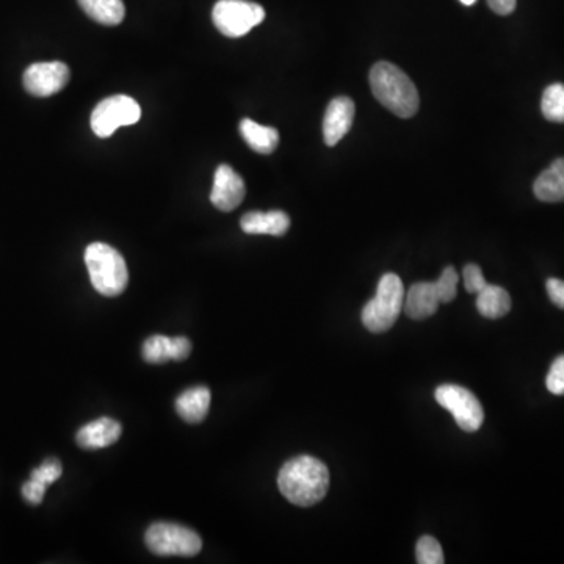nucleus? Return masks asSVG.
<instances>
[{"instance_id": "obj_1", "label": "nucleus", "mask_w": 564, "mask_h": 564, "mask_svg": "<svg viewBox=\"0 0 564 564\" xmlns=\"http://www.w3.org/2000/svg\"><path fill=\"white\" fill-rule=\"evenodd\" d=\"M282 496L297 507H312L325 499L329 489V470L314 456H297L279 470Z\"/></svg>"}, {"instance_id": "obj_2", "label": "nucleus", "mask_w": 564, "mask_h": 564, "mask_svg": "<svg viewBox=\"0 0 564 564\" xmlns=\"http://www.w3.org/2000/svg\"><path fill=\"white\" fill-rule=\"evenodd\" d=\"M370 87L387 110L400 118H411L419 110L420 99L416 85L402 69L389 62L376 63L370 71Z\"/></svg>"}, {"instance_id": "obj_3", "label": "nucleus", "mask_w": 564, "mask_h": 564, "mask_svg": "<svg viewBox=\"0 0 564 564\" xmlns=\"http://www.w3.org/2000/svg\"><path fill=\"white\" fill-rule=\"evenodd\" d=\"M85 265L94 290L104 297H118L129 282L126 261L113 246L94 242L85 250Z\"/></svg>"}, {"instance_id": "obj_4", "label": "nucleus", "mask_w": 564, "mask_h": 564, "mask_svg": "<svg viewBox=\"0 0 564 564\" xmlns=\"http://www.w3.org/2000/svg\"><path fill=\"white\" fill-rule=\"evenodd\" d=\"M405 287L394 273H386L380 279L376 295L362 309V323L370 333H384L391 329L402 314L405 304Z\"/></svg>"}, {"instance_id": "obj_5", "label": "nucleus", "mask_w": 564, "mask_h": 564, "mask_svg": "<svg viewBox=\"0 0 564 564\" xmlns=\"http://www.w3.org/2000/svg\"><path fill=\"white\" fill-rule=\"evenodd\" d=\"M146 546L160 557H195L203 549L198 533L184 525L156 522L148 528Z\"/></svg>"}, {"instance_id": "obj_6", "label": "nucleus", "mask_w": 564, "mask_h": 564, "mask_svg": "<svg viewBox=\"0 0 564 564\" xmlns=\"http://www.w3.org/2000/svg\"><path fill=\"white\" fill-rule=\"evenodd\" d=\"M212 19L225 37L240 38L264 21L265 10L250 0H218Z\"/></svg>"}, {"instance_id": "obj_7", "label": "nucleus", "mask_w": 564, "mask_h": 564, "mask_svg": "<svg viewBox=\"0 0 564 564\" xmlns=\"http://www.w3.org/2000/svg\"><path fill=\"white\" fill-rule=\"evenodd\" d=\"M141 118L138 102L131 96L116 94L96 105L91 113V129L101 138H109L121 126H132Z\"/></svg>"}, {"instance_id": "obj_8", "label": "nucleus", "mask_w": 564, "mask_h": 564, "mask_svg": "<svg viewBox=\"0 0 564 564\" xmlns=\"http://www.w3.org/2000/svg\"><path fill=\"white\" fill-rule=\"evenodd\" d=\"M434 397L442 408L453 414L461 430L467 433L480 430L485 413L478 398L469 389L456 384H442L436 389Z\"/></svg>"}, {"instance_id": "obj_9", "label": "nucleus", "mask_w": 564, "mask_h": 564, "mask_svg": "<svg viewBox=\"0 0 564 564\" xmlns=\"http://www.w3.org/2000/svg\"><path fill=\"white\" fill-rule=\"evenodd\" d=\"M69 77H71V73H69V68L65 63H35V65L26 69V73L22 77V84L32 96L47 98V96L62 91L68 84Z\"/></svg>"}, {"instance_id": "obj_10", "label": "nucleus", "mask_w": 564, "mask_h": 564, "mask_svg": "<svg viewBox=\"0 0 564 564\" xmlns=\"http://www.w3.org/2000/svg\"><path fill=\"white\" fill-rule=\"evenodd\" d=\"M246 187L242 176L229 165H220L215 171L214 187L210 201L221 212H232L245 199Z\"/></svg>"}, {"instance_id": "obj_11", "label": "nucleus", "mask_w": 564, "mask_h": 564, "mask_svg": "<svg viewBox=\"0 0 564 564\" xmlns=\"http://www.w3.org/2000/svg\"><path fill=\"white\" fill-rule=\"evenodd\" d=\"M355 120V102L339 96L329 102L323 118V137L328 146H336L350 131Z\"/></svg>"}, {"instance_id": "obj_12", "label": "nucleus", "mask_w": 564, "mask_h": 564, "mask_svg": "<svg viewBox=\"0 0 564 564\" xmlns=\"http://www.w3.org/2000/svg\"><path fill=\"white\" fill-rule=\"evenodd\" d=\"M441 304L436 282H416L405 295L403 311L409 319L425 320L436 314Z\"/></svg>"}, {"instance_id": "obj_13", "label": "nucleus", "mask_w": 564, "mask_h": 564, "mask_svg": "<svg viewBox=\"0 0 564 564\" xmlns=\"http://www.w3.org/2000/svg\"><path fill=\"white\" fill-rule=\"evenodd\" d=\"M121 433H123V427L120 422L110 417H101L80 428L76 434V441L79 447L85 450L104 449V447L115 444L121 438Z\"/></svg>"}, {"instance_id": "obj_14", "label": "nucleus", "mask_w": 564, "mask_h": 564, "mask_svg": "<svg viewBox=\"0 0 564 564\" xmlns=\"http://www.w3.org/2000/svg\"><path fill=\"white\" fill-rule=\"evenodd\" d=\"M246 234L284 235L290 228V218L282 210L272 212H248L240 220Z\"/></svg>"}, {"instance_id": "obj_15", "label": "nucleus", "mask_w": 564, "mask_h": 564, "mask_svg": "<svg viewBox=\"0 0 564 564\" xmlns=\"http://www.w3.org/2000/svg\"><path fill=\"white\" fill-rule=\"evenodd\" d=\"M209 387L196 386L182 392L176 400V411L188 423H201L209 414L210 408Z\"/></svg>"}, {"instance_id": "obj_16", "label": "nucleus", "mask_w": 564, "mask_h": 564, "mask_svg": "<svg viewBox=\"0 0 564 564\" xmlns=\"http://www.w3.org/2000/svg\"><path fill=\"white\" fill-rule=\"evenodd\" d=\"M533 192L543 203L564 201V157L555 160L544 173L539 174L533 185Z\"/></svg>"}, {"instance_id": "obj_17", "label": "nucleus", "mask_w": 564, "mask_h": 564, "mask_svg": "<svg viewBox=\"0 0 564 564\" xmlns=\"http://www.w3.org/2000/svg\"><path fill=\"white\" fill-rule=\"evenodd\" d=\"M240 134L246 145L257 154H272L279 145V134L275 127L261 126L250 118H245L240 123Z\"/></svg>"}, {"instance_id": "obj_18", "label": "nucleus", "mask_w": 564, "mask_h": 564, "mask_svg": "<svg viewBox=\"0 0 564 564\" xmlns=\"http://www.w3.org/2000/svg\"><path fill=\"white\" fill-rule=\"evenodd\" d=\"M85 15L102 26H118L124 21L126 7L123 0H77Z\"/></svg>"}, {"instance_id": "obj_19", "label": "nucleus", "mask_w": 564, "mask_h": 564, "mask_svg": "<svg viewBox=\"0 0 564 564\" xmlns=\"http://www.w3.org/2000/svg\"><path fill=\"white\" fill-rule=\"evenodd\" d=\"M477 309L486 319L496 320L510 312V293L503 287L486 284L485 289L477 293Z\"/></svg>"}, {"instance_id": "obj_20", "label": "nucleus", "mask_w": 564, "mask_h": 564, "mask_svg": "<svg viewBox=\"0 0 564 564\" xmlns=\"http://www.w3.org/2000/svg\"><path fill=\"white\" fill-rule=\"evenodd\" d=\"M541 112L552 123H564V85L552 84L544 90Z\"/></svg>"}, {"instance_id": "obj_21", "label": "nucleus", "mask_w": 564, "mask_h": 564, "mask_svg": "<svg viewBox=\"0 0 564 564\" xmlns=\"http://www.w3.org/2000/svg\"><path fill=\"white\" fill-rule=\"evenodd\" d=\"M143 358L149 364H165L173 361V337L151 336L143 344Z\"/></svg>"}, {"instance_id": "obj_22", "label": "nucleus", "mask_w": 564, "mask_h": 564, "mask_svg": "<svg viewBox=\"0 0 564 564\" xmlns=\"http://www.w3.org/2000/svg\"><path fill=\"white\" fill-rule=\"evenodd\" d=\"M416 557L419 564L444 563V552H442L441 544L433 536H422L417 541Z\"/></svg>"}, {"instance_id": "obj_23", "label": "nucleus", "mask_w": 564, "mask_h": 564, "mask_svg": "<svg viewBox=\"0 0 564 564\" xmlns=\"http://www.w3.org/2000/svg\"><path fill=\"white\" fill-rule=\"evenodd\" d=\"M63 466L57 458H47L40 467L32 470L30 474V480H35L43 486H51L52 483L62 477Z\"/></svg>"}, {"instance_id": "obj_24", "label": "nucleus", "mask_w": 564, "mask_h": 564, "mask_svg": "<svg viewBox=\"0 0 564 564\" xmlns=\"http://www.w3.org/2000/svg\"><path fill=\"white\" fill-rule=\"evenodd\" d=\"M458 273H456L455 268L447 267L444 272H442L441 278L436 281V286H438L439 297H441V303H450V301L455 300L456 289H458Z\"/></svg>"}, {"instance_id": "obj_25", "label": "nucleus", "mask_w": 564, "mask_h": 564, "mask_svg": "<svg viewBox=\"0 0 564 564\" xmlns=\"http://www.w3.org/2000/svg\"><path fill=\"white\" fill-rule=\"evenodd\" d=\"M547 389L554 395H564V355L555 359L546 380Z\"/></svg>"}, {"instance_id": "obj_26", "label": "nucleus", "mask_w": 564, "mask_h": 564, "mask_svg": "<svg viewBox=\"0 0 564 564\" xmlns=\"http://www.w3.org/2000/svg\"><path fill=\"white\" fill-rule=\"evenodd\" d=\"M464 287L469 293H478L480 290L485 289L486 282L481 268L475 264H469L463 270Z\"/></svg>"}, {"instance_id": "obj_27", "label": "nucleus", "mask_w": 564, "mask_h": 564, "mask_svg": "<svg viewBox=\"0 0 564 564\" xmlns=\"http://www.w3.org/2000/svg\"><path fill=\"white\" fill-rule=\"evenodd\" d=\"M46 486L40 485L38 481L29 480L22 485V497L32 505H40L46 494Z\"/></svg>"}, {"instance_id": "obj_28", "label": "nucleus", "mask_w": 564, "mask_h": 564, "mask_svg": "<svg viewBox=\"0 0 564 564\" xmlns=\"http://www.w3.org/2000/svg\"><path fill=\"white\" fill-rule=\"evenodd\" d=\"M546 289L550 301L558 308L564 309V281L557 278L547 279Z\"/></svg>"}, {"instance_id": "obj_29", "label": "nucleus", "mask_w": 564, "mask_h": 564, "mask_svg": "<svg viewBox=\"0 0 564 564\" xmlns=\"http://www.w3.org/2000/svg\"><path fill=\"white\" fill-rule=\"evenodd\" d=\"M192 353V342L187 337H173V361H184Z\"/></svg>"}, {"instance_id": "obj_30", "label": "nucleus", "mask_w": 564, "mask_h": 564, "mask_svg": "<svg viewBox=\"0 0 564 564\" xmlns=\"http://www.w3.org/2000/svg\"><path fill=\"white\" fill-rule=\"evenodd\" d=\"M489 8L500 16H508L516 10L517 0H488Z\"/></svg>"}, {"instance_id": "obj_31", "label": "nucleus", "mask_w": 564, "mask_h": 564, "mask_svg": "<svg viewBox=\"0 0 564 564\" xmlns=\"http://www.w3.org/2000/svg\"><path fill=\"white\" fill-rule=\"evenodd\" d=\"M461 4L463 5H467V7H470V5H474L475 2H477V0H460Z\"/></svg>"}]
</instances>
